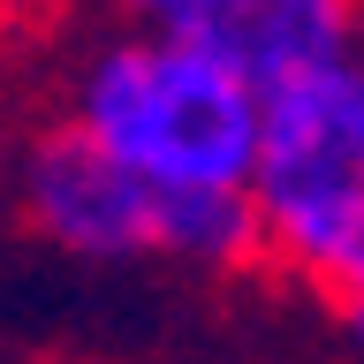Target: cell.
<instances>
[{
  "label": "cell",
  "instance_id": "obj_3",
  "mask_svg": "<svg viewBox=\"0 0 364 364\" xmlns=\"http://www.w3.org/2000/svg\"><path fill=\"white\" fill-rule=\"evenodd\" d=\"M8 190H16V213L31 220V235H46L84 266H129V258H152L159 243V190L61 114L16 144Z\"/></svg>",
  "mask_w": 364,
  "mask_h": 364
},
{
  "label": "cell",
  "instance_id": "obj_1",
  "mask_svg": "<svg viewBox=\"0 0 364 364\" xmlns=\"http://www.w3.org/2000/svg\"><path fill=\"white\" fill-rule=\"evenodd\" d=\"M61 122L107 144L152 190H250L258 91L190 31L107 23L68 53Z\"/></svg>",
  "mask_w": 364,
  "mask_h": 364
},
{
  "label": "cell",
  "instance_id": "obj_6",
  "mask_svg": "<svg viewBox=\"0 0 364 364\" xmlns=\"http://www.w3.org/2000/svg\"><path fill=\"white\" fill-rule=\"evenodd\" d=\"M114 23H152V31H190L213 0H99Z\"/></svg>",
  "mask_w": 364,
  "mask_h": 364
},
{
  "label": "cell",
  "instance_id": "obj_2",
  "mask_svg": "<svg viewBox=\"0 0 364 364\" xmlns=\"http://www.w3.org/2000/svg\"><path fill=\"white\" fill-rule=\"evenodd\" d=\"M250 213L266 266L334 304L364 296V61L258 99Z\"/></svg>",
  "mask_w": 364,
  "mask_h": 364
},
{
  "label": "cell",
  "instance_id": "obj_7",
  "mask_svg": "<svg viewBox=\"0 0 364 364\" xmlns=\"http://www.w3.org/2000/svg\"><path fill=\"white\" fill-rule=\"evenodd\" d=\"M341 326H349V349L364 357V296H349V304H341Z\"/></svg>",
  "mask_w": 364,
  "mask_h": 364
},
{
  "label": "cell",
  "instance_id": "obj_4",
  "mask_svg": "<svg viewBox=\"0 0 364 364\" xmlns=\"http://www.w3.org/2000/svg\"><path fill=\"white\" fill-rule=\"evenodd\" d=\"M190 38L266 99L318 68L364 61V0H213Z\"/></svg>",
  "mask_w": 364,
  "mask_h": 364
},
{
  "label": "cell",
  "instance_id": "obj_5",
  "mask_svg": "<svg viewBox=\"0 0 364 364\" xmlns=\"http://www.w3.org/2000/svg\"><path fill=\"white\" fill-rule=\"evenodd\" d=\"M152 258L190 273H243L266 258L250 190H159V243Z\"/></svg>",
  "mask_w": 364,
  "mask_h": 364
}]
</instances>
